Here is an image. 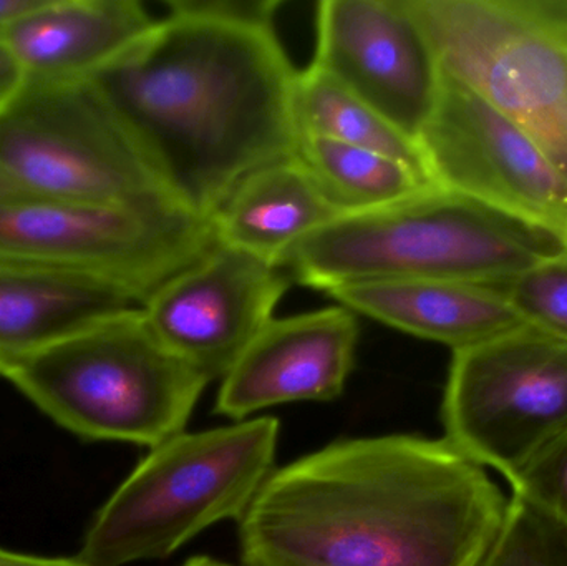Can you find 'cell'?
I'll list each match as a JSON object with an SVG mask.
<instances>
[{
  "instance_id": "1",
  "label": "cell",
  "mask_w": 567,
  "mask_h": 566,
  "mask_svg": "<svg viewBox=\"0 0 567 566\" xmlns=\"http://www.w3.org/2000/svg\"><path fill=\"white\" fill-rule=\"evenodd\" d=\"M96 79L179 205L212 218L236 183L299 146V70L275 0H173Z\"/></svg>"
},
{
  "instance_id": "2",
  "label": "cell",
  "mask_w": 567,
  "mask_h": 566,
  "mask_svg": "<svg viewBox=\"0 0 567 566\" xmlns=\"http://www.w3.org/2000/svg\"><path fill=\"white\" fill-rule=\"evenodd\" d=\"M506 508L445 439L336 442L269 475L239 522L243 566H480Z\"/></svg>"
},
{
  "instance_id": "3",
  "label": "cell",
  "mask_w": 567,
  "mask_h": 566,
  "mask_svg": "<svg viewBox=\"0 0 567 566\" xmlns=\"http://www.w3.org/2000/svg\"><path fill=\"white\" fill-rule=\"evenodd\" d=\"M567 248V239L452 189L342 215L300 239L279 266L329 292L352 282L436 279L505 286Z\"/></svg>"
},
{
  "instance_id": "4",
  "label": "cell",
  "mask_w": 567,
  "mask_h": 566,
  "mask_svg": "<svg viewBox=\"0 0 567 566\" xmlns=\"http://www.w3.org/2000/svg\"><path fill=\"white\" fill-rule=\"evenodd\" d=\"M278 435L279 422L262 418L156 445L103 505L76 560L165 558L218 522H241L275 472Z\"/></svg>"
},
{
  "instance_id": "5",
  "label": "cell",
  "mask_w": 567,
  "mask_h": 566,
  "mask_svg": "<svg viewBox=\"0 0 567 566\" xmlns=\"http://www.w3.org/2000/svg\"><path fill=\"white\" fill-rule=\"evenodd\" d=\"M9 381L80 438L152 449L185 432L209 384L156 338L142 306L45 349Z\"/></svg>"
},
{
  "instance_id": "6",
  "label": "cell",
  "mask_w": 567,
  "mask_h": 566,
  "mask_svg": "<svg viewBox=\"0 0 567 566\" xmlns=\"http://www.w3.org/2000/svg\"><path fill=\"white\" fill-rule=\"evenodd\" d=\"M440 69L523 130L567 179V0H406Z\"/></svg>"
},
{
  "instance_id": "7",
  "label": "cell",
  "mask_w": 567,
  "mask_h": 566,
  "mask_svg": "<svg viewBox=\"0 0 567 566\" xmlns=\"http://www.w3.org/2000/svg\"><path fill=\"white\" fill-rule=\"evenodd\" d=\"M0 173L23 196L178 203L96 80H25L0 110Z\"/></svg>"
},
{
  "instance_id": "8",
  "label": "cell",
  "mask_w": 567,
  "mask_h": 566,
  "mask_svg": "<svg viewBox=\"0 0 567 566\" xmlns=\"http://www.w3.org/2000/svg\"><path fill=\"white\" fill-rule=\"evenodd\" d=\"M216 245L213 219L178 203L0 199V261L99 279L140 306Z\"/></svg>"
},
{
  "instance_id": "9",
  "label": "cell",
  "mask_w": 567,
  "mask_h": 566,
  "mask_svg": "<svg viewBox=\"0 0 567 566\" xmlns=\"http://www.w3.org/2000/svg\"><path fill=\"white\" fill-rule=\"evenodd\" d=\"M445 441L513 481L567 432V342L533 326L453 351Z\"/></svg>"
},
{
  "instance_id": "10",
  "label": "cell",
  "mask_w": 567,
  "mask_h": 566,
  "mask_svg": "<svg viewBox=\"0 0 567 566\" xmlns=\"http://www.w3.org/2000/svg\"><path fill=\"white\" fill-rule=\"evenodd\" d=\"M419 146L436 186L567 239L565 176L519 126L443 72Z\"/></svg>"
},
{
  "instance_id": "11",
  "label": "cell",
  "mask_w": 567,
  "mask_h": 566,
  "mask_svg": "<svg viewBox=\"0 0 567 566\" xmlns=\"http://www.w3.org/2000/svg\"><path fill=\"white\" fill-rule=\"evenodd\" d=\"M292 285L281 266L218 241L142 309L156 338L212 382L225 378L275 319Z\"/></svg>"
},
{
  "instance_id": "12",
  "label": "cell",
  "mask_w": 567,
  "mask_h": 566,
  "mask_svg": "<svg viewBox=\"0 0 567 566\" xmlns=\"http://www.w3.org/2000/svg\"><path fill=\"white\" fill-rule=\"evenodd\" d=\"M310 63L419 143L442 69L406 0H323Z\"/></svg>"
},
{
  "instance_id": "13",
  "label": "cell",
  "mask_w": 567,
  "mask_h": 566,
  "mask_svg": "<svg viewBox=\"0 0 567 566\" xmlns=\"http://www.w3.org/2000/svg\"><path fill=\"white\" fill-rule=\"evenodd\" d=\"M360 326L343 306L272 319L223 378L216 412L241 422L255 412L342 394Z\"/></svg>"
},
{
  "instance_id": "14",
  "label": "cell",
  "mask_w": 567,
  "mask_h": 566,
  "mask_svg": "<svg viewBox=\"0 0 567 566\" xmlns=\"http://www.w3.org/2000/svg\"><path fill=\"white\" fill-rule=\"evenodd\" d=\"M158 19L138 0H37L0 37L25 80H96L128 55Z\"/></svg>"
},
{
  "instance_id": "15",
  "label": "cell",
  "mask_w": 567,
  "mask_h": 566,
  "mask_svg": "<svg viewBox=\"0 0 567 566\" xmlns=\"http://www.w3.org/2000/svg\"><path fill=\"white\" fill-rule=\"evenodd\" d=\"M326 295L355 315L453 351L525 325L502 286L389 279L352 282Z\"/></svg>"
},
{
  "instance_id": "16",
  "label": "cell",
  "mask_w": 567,
  "mask_h": 566,
  "mask_svg": "<svg viewBox=\"0 0 567 566\" xmlns=\"http://www.w3.org/2000/svg\"><path fill=\"white\" fill-rule=\"evenodd\" d=\"M138 306L99 279L0 261V375L9 379L45 349Z\"/></svg>"
},
{
  "instance_id": "17",
  "label": "cell",
  "mask_w": 567,
  "mask_h": 566,
  "mask_svg": "<svg viewBox=\"0 0 567 566\" xmlns=\"http://www.w3.org/2000/svg\"><path fill=\"white\" fill-rule=\"evenodd\" d=\"M342 216L297 155L246 175L212 216L223 245L279 265L300 239Z\"/></svg>"
},
{
  "instance_id": "18",
  "label": "cell",
  "mask_w": 567,
  "mask_h": 566,
  "mask_svg": "<svg viewBox=\"0 0 567 566\" xmlns=\"http://www.w3.org/2000/svg\"><path fill=\"white\" fill-rule=\"evenodd\" d=\"M296 155L342 215L386 208L436 186L406 163L322 136H300Z\"/></svg>"
},
{
  "instance_id": "19",
  "label": "cell",
  "mask_w": 567,
  "mask_h": 566,
  "mask_svg": "<svg viewBox=\"0 0 567 566\" xmlns=\"http://www.w3.org/2000/svg\"><path fill=\"white\" fill-rule=\"evenodd\" d=\"M293 112L300 136H322L372 150L406 163L432 179L415 140L313 63L299 70Z\"/></svg>"
},
{
  "instance_id": "20",
  "label": "cell",
  "mask_w": 567,
  "mask_h": 566,
  "mask_svg": "<svg viewBox=\"0 0 567 566\" xmlns=\"http://www.w3.org/2000/svg\"><path fill=\"white\" fill-rule=\"evenodd\" d=\"M480 566H567V527L512 495L498 537Z\"/></svg>"
},
{
  "instance_id": "21",
  "label": "cell",
  "mask_w": 567,
  "mask_h": 566,
  "mask_svg": "<svg viewBox=\"0 0 567 566\" xmlns=\"http://www.w3.org/2000/svg\"><path fill=\"white\" fill-rule=\"evenodd\" d=\"M502 288L525 325L567 342V248Z\"/></svg>"
},
{
  "instance_id": "22",
  "label": "cell",
  "mask_w": 567,
  "mask_h": 566,
  "mask_svg": "<svg viewBox=\"0 0 567 566\" xmlns=\"http://www.w3.org/2000/svg\"><path fill=\"white\" fill-rule=\"evenodd\" d=\"M509 485L512 495L567 527V432L536 455Z\"/></svg>"
},
{
  "instance_id": "23",
  "label": "cell",
  "mask_w": 567,
  "mask_h": 566,
  "mask_svg": "<svg viewBox=\"0 0 567 566\" xmlns=\"http://www.w3.org/2000/svg\"><path fill=\"white\" fill-rule=\"evenodd\" d=\"M25 83V75L9 50L0 42V110L17 95Z\"/></svg>"
},
{
  "instance_id": "24",
  "label": "cell",
  "mask_w": 567,
  "mask_h": 566,
  "mask_svg": "<svg viewBox=\"0 0 567 566\" xmlns=\"http://www.w3.org/2000/svg\"><path fill=\"white\" fill-rule=\"evenodd\" d=\"M0 566H86L76 558H43L13 554L0 548Z\"/></svg>"
},
{
  "instance_id": "25",
  "label": "cell",
  "mask_w": 567,
  "mask_h": 566,
  "mask_svg": "<svg viewBox=\"0 0 567 566\" xmlns=\"http://www.w3.org/2000/svg\"><path fill=\"white\" fill-rule=\"evenodd\" d=\"M37 0H0V37L17 17L35 6Z\"/></svg>"
},
{
  "instance_id": "26",
  "label": "cell",
  "mask_w": 567,
  "mask_h": 566,
  "mask_svg": "<svg viewBox=\"0 0 567 566\" xmlns=\"http://www.w3.org/2000/svg\"><path fill=\"white\" fill-rule=\"evenodd\" d=\"M183 566H231L223 564V562L215 560V558L209 557H195L192 560L186 562Z\"/></svg>"
},
{
  "instance_id": "27",
  "label": "cell",
  "mask_w": 567,
  "mask_h": 566,
  "mask_svg": "<svg viewBox=\"0 0 567 566\" xmlns=\"http://www.w3.org/2000/svg\"><path fill=\"white\" fill-rule=\"evenodd\" d=\"M19 195L20 193H17L13 186L3 178L2 173H0V199L12 198V196Z\"/></svg>"
}]
</instances>
